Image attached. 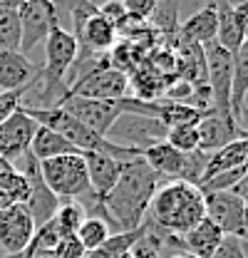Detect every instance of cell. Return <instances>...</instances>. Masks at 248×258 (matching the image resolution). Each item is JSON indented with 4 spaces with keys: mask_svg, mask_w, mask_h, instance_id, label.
I'll use <instances>...</instances> for the list:
<instances>
[{
    "mask_svg": "<svg viewBox=\"0 0 248 258\" xmlns=\"http://www.w3.org/2000/svg\"><path fill=\"white\" fill-rule=\"evenodd\" d=\"M159 184H161V179L152 171V166L142 157L124 161L119 181L102 199L107 224L114 226L117 231L139 228L147 211H149L152 196L156 194Z\"/></svg>",
    "mask_w": 248,
    "mask_h": 258,
    "instance_id": "6da1fadb",
    "label": "cell"
},
{
    "mask_svg": "<svg viewBox=\"0 0 248 258\" xmlns=\"http://www.w3.org/2000/svg\"><path fill=\"white\" fill-rule=\"evenodd\" d=\"M204 216H206V199L201 189L176 179L159 184L144 219H149L154 226L171 236H184Z\"/></svg>",
    "mask_w": 248,
    "mask_h": 258,
    "instance_id": "7a4b0ae2",
    "label": "cell"
},
{
    "mask_svg": "<svg viewBox=\"0 0 248 258\" xmlns=\"http://www.w3.org/2000/svg\"><path fill=\"white\" fill-rule=\"evenodd\" d=\"M80 57L77 40L62 25L52 28L45 37V64H40V104L35 107H57L62 97L67 95V72L72 70L75 60Z\"/></svg>",
    "mask_w": 248,
    "mask_h": 258,
    "instance_id": "3957f363",
    "label": "cell"
},
{
    "mask_svg": "<svg viewBox=\"0 0 248 258\" xmlns=\"http://www.w3.org/2000/svg\"><path fill=\"white\" fill-rule=\"evenodd\" d=\"M40 174L45 179V184L50 186V191L57 199H75L82 201L85 196H90V176H87V166L85 157L80 154H62L55 159L40 161Z\"/></svg>",
    "mask_w": 248,
    "mask_h": 258,
    "instance_id": "277c9868",
    "label": "cell"
},
{
    "mask_svg": "<svg viewBox=\"0 0 248 258\" xmlns=\"http://www.w3.org/2000/svg\"><path fill=\"white\" fill-rule=\"evenodd\" d=\"M204 67H206V85H209V92H211L214 112L218 117H223V119H233V114H231L233 55L228 50H223L214 40V42L204 45Z\"/></svg>",
    "mask_w": 248,
    "mask_h": 258,
    "instance_id": "5b68a950",
    "label": "cell"
},
{
    "mask_svg": "<svg viewBox=\"0 0 248 258\" xmlns=\"http://www.w3.org/2000/svg\"><path fill=\"white\" fill-rule=\"evenodd\" d=\"M20 18V52L28 55L37 42H45L52 28L60 25V8L55 0H23L18 5Z\"/></svg>",
    "mask_w": 248,
    "mask_h": 258,
    "instance_id": "8992f818",
    "label": "cell"
},
{
    "mask_svg": "<svg viewBox=\"0 0 248 258\" xmlns=\"http://www.w3.org/2000/svg\"><path fill=\"white\" fill-rule=\"evenodd\" d=\"M35 221L25 204H10L0 211V253L5 258H23L28 251L32 236H35Z\"/></svg>",
    "mask_w": 248,
    "mask_h": 258,
    "instance_id": "52a82bcc",
    "label": "cell"
},
{
    "mask_svg": "<svg viewBox=\"0 0 248 258\" xmlns=\"http://www.w3.org/2000/svg\"><path fill=\"white\" fill-rule=\"evenodd\" d=\"M164 137H166V124L161 119L142 114H119V119L107 132L109 142L132 149H147L152 144L164 142Z\"/></svg>",
    "mask_w": 248,
    "mask_h": 258,
    "instance_id": "ba28073f",
    "label": "cell"
},
{
    "mask_svg": "<svg viewBox=\"0 0 248 258\" xmlns=\"http://www.w3.org/2000/svg\"><path fill=\"white\" fill-rule=\"evenodd\" d=\"M57 107H62L65 112H70L75 119H80L85 127H90L92 132L102 134V137H107L109 127L122 114L119 99H92V97L65 95Z\"/></svg>",
    "mask_w": 248,
    "mask_h": 258,
    "instance_id": "9c48e42d",
    "label": "cell"
},
{
    "mask_svg": "<svg viewBox=\"0 0 248 258\" xmlns=\"http://www.w3.org/2000/svg\"><path fill=\"white\" fill-rule=\"evenodd\" d=\"M206 199V216L223 231V236H238L241 241L248 238L246 201L236 191L204 194Z\"/></svg>",
    "mask_w": 248,
    "mask_h": 258,
    "instance_id": "30bf717a",
    "label": "cell"
},
{
    "mask_svg": "<svg viewBox=\"0 0 248 258\" xmlns=\"http://www.w3.org/2000/svg\"><path fill=\"white\" fill-rule=\"evenodd\" d=\"M127 90H129V77L119 70L109 67L107 62L82 75L80 80H75L67 87V95L92 97V99H119V97H127Z\"/></svg>",
    "mask_w": 248,
    "mask_h": 258,
    "instance_id": "8fae6325",
    "label": "cell"
},
{
    "mask_svg": "<svg viewBox=\"0 0 248 258\" xmlns=\"http://www.w3.org/2000/svg\"><path fill=\"white\" fill-rule=\"evenodd\" d=\"M35 129L37 122L23 107H18L5 122H0V157L15 164L23 154H28Z\"/></svg>",
    "mask_w": 248,
    "mask_h": 258,
    "instance_id": "7c38bea8",
    "label": "cell"
},
{
    "mask_svg": "<svg viewBox=\"0 0 248 258\" xmlns=\"http://www.w3.org/2000/svg\"><path fill=\"white\" fill-rule=\"evenodd\" d=\"M40 80V64L28 60L20 50L0 52V92L30 90Z\"/></svg>",
    "mask_w": 248,
    "mask_h": 258,
    "instance_id": "4fadbf2b",
    "label": "cell"
},
{
    "mask_svg": "<svg viewBox=\"0 0 248 258\" xmlns=\"http://www.w3.org/2000/svg\"><path fill=\"white\" fill-rule=\"evenodd\" d=\"M82 157H85L87 176H90V189H92L94 196L104 199L114 189V184L119 181L124 161L114 159L109 154H102V152H82Z\"/></svg>",
    "mask_w": 248,
    "mask_h": 258,
    "instance_id": "5bb4252c",
    "label": "cell"
},
{
    "mask_svg": "<svg viewBox=\"0 0 248 258\" xmlns=\"http://www.w3.org/2000/svg\"><path fill=\"white\" fill-rule=\"evenodd\" d=\"M196 129H199V152H206V154H211V152H216L221 147L236 142L246 132V129L238 127L233 119H223V117H218L216 112L206 114L196 124Z\"/></svg>",
    "mask_w": 248,
    "mask_h": 258,
    "instance_id": "9a60e30c",
    "label": "cell"
},
{
    "mask_svg": "<svg viewBox=\"0 0 248 258\" xmlns=\"http://www.w3.org/2000/svg\"><path fill=\"white\" fill-rule=\"evenodd\" d=\"M179 40L189 45H209L216 40V3L211 0L179 25Z\"/></svg>",
    "mask_w": 248,
    "mask_h": 258,
    "instance_id": "2e32d148",
    "label": "cell"
},
{
    "mask_svg": "<svg viewBox=\"0 0 248 258\" xmlns=\"http://www.w3.org/2000/svg\"><path fill=\"white\" fill-rule=\"evenodd\" d=\"M142 159L152 166L159 179H169V181H181V174H184V159L186 154L176 152L174 147H169L166 142H159V144H152L147 149H142Z\"/></svg>",
    "mask_w": 248,
    "mask_h": 258,
    "instance_id": "e0dca14e",
    "label": "cell"
},
{
    "mask_svg": "<svg viewBox=\"0 0 248 258\" xmlns=\"http://www.w3.org/2000/svg\"><path fill=\"white\" fill-rule=\"evenodd\" d=\"M221 238H223V231H221L209 216H204L199 224L191 226L184 236H181V243H184V251L191 253V256L211 258L216 253Z\"/></svg>",
    "mask_w": 248,
    "mask_h": 258,
    "instance_id": "ac0fdd59",
    "label": "cell"
},
{
    "mask_svg": "<svg viewBox=\"0 0 248 258\" xmlns=\"http://www.w3.org/2000/svg\"><path fill=\"white\" fill-rule=\"evenodd\" d=\"M246 159H248V129L236 139V142H231V144H226V147H221V149H216V152L209 154L206 171H204L201 184H204L206 179H211L214 174H218V171H228V169L246 166ZM201 184H199V186H201Z\"/></svg>",
    "mask_w": 248,
    "mask_h": 258,
    "instance_id": "d6986e66",
    "label": "cell"
},
{
    "mask_svg": "<svg viewBox=\"0 0 248 258\" xmlns=\"http://www.w3.org/2000/svg\"><path fill=\"white\" fill-rule=\"evenodd\" d=\"M248 95V40L233 52V77H231V114L236 124L241 127L243 117V104Z\"/></svg>",
    "mask_w": 248,
    "mask_h": 258,
    "instance_id": "ffe728a7",
    "label": "cell"
},
{
    "mask_svg": "<svg viewBox=\"0 0 248 258\" xmlns=\"http://www.w3.org/2000/svg\"><path fill=\"white\" fill-rule=\"evenodd\" d=\"M30 154L37 161H47V159H55V157H62V154H80V149L72 147L67 139H62L57 132L37 124L35 137L30 142Z\"/></svg>",
    "mask_w": 248,
    "mask_h": 258,
    "instance_id": "44dd1931",
    "label": "cell"
},
{
    "mask_svg": "<svg viewBox=\"0 0 248 258\" xmlns=\"http://www.w3.org/2000/svg\"><path fill=\"white\" fill-rule=\"evenodd\" d=\"M214 3H216V42L233 55L243 45V32L236 23L233 8L226 0H214Z\"/></svg>",
    "mask_w": 248,
    "mask_h": 258,
    "instance_id": "7402d4cb",
    "label": "cell"
},
{
    "mask_svg": "<svg viewBox=\"0 0 248 258\" xmlns=\"http://www.w3.org/2000/svg\"><path fill=\"white\" fill-rule=\"evenodd\" d=\"M20 3H0V52L20 50Z\"/></svg>",
    "mask_w": 248,
    "mask_h": 258,
    "instance_id": "603a6c76",
    "label": "cell"
},
{
    "mask_svg": "<svg viewBox=\"0 0 248 258\" xmlns=\"http://www.w3.org/2000/svg\"><path fill=\"white\" fill-rule=\"evenodd\" d=\"M142 233H144L142 226L139 228H132V231H114L102 246H97L85 258H119L122 253L134 248V243L142 238Z\"/></svg>",
    "mask_w": 248,
    "mask_h": 258,
    "instance_id": "cb8c5ba5",
    "label": "cell"
},
{
    "mask_svg": "<svg viewBox=\"0 0 248 258\" xmlns=\"http://www.w3.org/2000/svg\"><path fill=\"white\" fill-rule=\"evenodd\" d=\"M206 114L211 112H201L191 104H181V102H169V99H161V107H159V119L169 127H184V124H199Z\"/></svg>",
    "mask_w": 248,
    "mask_h": 258,
    "instance_id": "d4e9b609",
    "label": "cell"
},
{
    "mask_svg": "<svg viewBox=\"0 0 248 258\" xmlns=\"http://www.w3.org/2000/svg\"><path fill=\"white\" fill-rule=\"evenodd\" d=\"M85 219H87V211H85V206H82L80 201H75V199H62L57 211H55V216H52V221L57 224L62 236H75Z\"/></svg>",
    "mask_w": 248,
    "mask_h": 258,
    "instance_id": "484cf974",
    "label": "cell"
},
{
    "mask_svg": "<svg viewBox=\"0 0 248 258\" xmlns=\"http://www.w3.org/2000/svg\"><path fill=\"white\" fill-rule=\"evenodd\" d=\"M75 236L80 238L82 248L90 253V251H94L97 246H102V243L112 236V228H109V224H107L104 219H99V216H87V219L82 221V226L77 228Z\"/></svg>",
    "mask_w": 248,
    "mask_h": 258,
    "instance_id": "4316f807",
    "label": "cell"
},
{
    "mask_svg": "<svg viewBox=\"0 0 248 258\" xmlns=\"http://www.w3.org/2000/svg\"><path fill=\"white\" fill-rule=\"evenodd\" d=\"M164 142H166L169 147H174L176 152H181V154L196 152V149H199V129H196V124L169 127V129H166Z\"/></svg>",
    "mask_w": 248,
    "mask_h": 258,
    "instance_id": "83f0119b",
    "label": "cell"
},
{
    "mask_svg": "<svg viewBox=\"0 0 248 258\" xmlns=\"http://www.w3.org/2000/svg\"><path fill=\"white\" fill-rule=\"evenodd\" d=\"M0 189L13 199V204H28V199H30V184L18 169L0 174Z\"/></svg>",
    "mask_w": 248,
    "mask_h": 258,
    "instance_id": "f1b7e54d",
    "label": "cell"
},
{
    "mask_svg": "<svg viewBox=\"0 0 248 258\" xmlns=\"http://www.w3.org/2000/svg\"><path fill=\"white\" fill-rule=\"evenodd\" d=\"M152 23H154V30H159L161 35H169V32L179 35V25H181L179 23V8L171 0L161 3V10H154Z\"/></svg>",
    "mask_w": 248,
    "mask_h": 258,
    "instance_id": "f546056e",
    "label": "cell"
},
{
    "mask_svg": "<svg viewBox=\"0 0 248 258\" xmlns=\"http://www.w3.org/2000/svg\"><path fill=\"white\" fill-rule=\"evenodd\" d=\"M122 8L129 20L144 23V20H149V18L154 15L156 0H122Z\"/></svg>",
    "mask_w": 248,
    "mask_h": 258,
    "instance_id": "4dcf8cb0",
    "label": "cell"
},
{
    "mask_svg": "<svg viewBox=\"0 0 248 258\" xmlns=\"http://www.w3.org/2000/svg\"><path fill=\"white\" fill-rule=\"evenodd\" d=\"M52 256L55 258H85L87 251L82 248L80 238L77 236H62L57 241V246L52 248Z\"/></svg>",
    "mask_w": 248,
    "mask_h": 258,
    "instance_id": "1f68e13d",
    "label": "cell"
},
{
    "mask_svg": "<svg viewBox=\"0 0 248 258\" xmlns=\"http://www.w3.org/2000/svg\"><path fill=\"white\" fill-rule=\"evenodd\" d=\"M211 258H246L243 253V241L238 236H223L218 243L216 253Z\"/></svg>",
    "mask_w": 248,
    "mask_h": 258,
    "instance_id": "d6a6232c",
    "label": "cell"
},
{
    "mask_svg": "<svg viewBox=\"0 0 248 258\" xmlns=\"http://www.w3.org/2000/svg\"><path fill=\"white\" fill-rule=\"evenodd\" d=\"M28 90H10V92H0V122H5L20 104Z\"/></svg>",
    "mask_w": 248,
    "mask_h": 258,
    "instance_id": "836d02e7",
    "label": "cell"
},
{
    "mask_svg": "<svg viewBox=\"0 0 248 258\" xmlns=\"http://www.w3.org/2000/svg\"><path fill=\"white\" fill-rule=\"evenodd\" d=\"M233 15H236V23L243 32V40H248V3H241L233 8Z\"/></svg>",
    "mask_w": 248,
    "mask_h": 258,
    "instance_id": "e575fe53",
    "label": "cell"
},
{
    "mask_svg": "<svg viewBox=\"0 0 248 258\" xmlns=\"http://www.w3.org/2000/svg\"><path fill=\"white\" fill-rule=\"evenodd\" d=\"M10 204H13V199H10L8 194H5L3 189H0V211H3V209H8Z\"/></svg>",
    "mask_w": 248,
    "mask_h": 258,
    "instance_id": "d590c367",
    "label": "cell"
},
{
    "mask_svg": "<svg viewBox=\"0 0 248 258\" xmlns=\"http://www.w3.org/2000/svg\"><path fill=\"white\" fill-rule=\"evenodd\" d=\"M15 166H13V161H8V159H3L0 157V174H8V171H13Z\"/></svg>",
    "mask_w": 248,
    "mask_h": 258,
    "instance_id": "8d00e7d4",
    "label": "cell"
},
{
    "mask_svg": "<svg viewBox=\"0 0 248 258\" xmlns=\"http://www.w3.org/2000/svg\"><path fill=\"white\" fill-rule=\"evenodd\" d=\"M171 258H196V256H191V253H186V251H179V253H174Z\"/></svg>",
    "mask_w": 248,
    "mask_h": 258,
    "instance_id": "74e56055",
    "label": "cell"
},
{
    "mask_svg": "<svg viewBox=\"0 0 248 258\" xmlns=\"http://www.w3.org/2000/svg\"><path fill=\"white\" fill-rule=\"evenodd\" d=\"M231 8H236V5H241V3H248V0H226Z\"/></svg>",
    "mask_w": 248,
    "mask_h": 258,
    "instance_id": "f35d334b",
    "label": "cell"
},
{
    "mask_svg": "<svg viewBox=\"0 0 248 258\" xmlns=\"http://www.w3.org/2000/svg\"><path fill=\"white\" fill-rule=\"evenodd\" d=\"M30 258H55L52 253H35V256H30Z\"/></svg>",
    "mask_w": 248,
    "mask_h": 258,
    "instance_id": "ab89813d",
    "label": "cell"
},
{
    "mask_svg": "<svg viewBox=\"0 0 248 258\" xmlns=\"http://www.w3.org/2000/svg\"><path fill=\"white\" fill-rule=\"evenodd\" d=\"M243 117L248 119V95H246V104H243Z\"/></svg>",
    "mask_w": 248,
    "mask_h": 258,
    "instance_id": "60d3db41",
    "label": "cell"
},
{
    "mask_svg": "<svg viewBox=\"0 0 248 258\" xmlns=\"http://www.w3.org/2000/svg\"><path fill=\"white\" fill-rule=\"evenodd\" d=\"M119 258H134V256H132V251H127V253H122Z\"/></svg>",
    "mask_w": 248,
    "mask_h": 258,
    "instance_id": "b9f144b4",
    "label": "cell"
},
{
    "mask_svg": "<svg viewBox=\"0 0 248 258\" xmlns=\"http://www.w3.org/2000/svg\"><path fill=\"white\" fill-rule=\"evenodd\" d=\"M0 3H23V0H0Z\"/></svg>",
    "mask_w": 248,
    "mask_h": 258,
    "instance_id": "7bdbcfd3",
    "label": "cell"
},
{
    "mask_svg": "<svg viewBox=\"0 0 248 258\" xmlns=\"http://www.w3.org/2000/svg\"><path fill=\"white\" fill-rule=\"evenodd\" d=\"M156 3H166V0H156Z\"/></svg>",
    "mask_w": 248,
    "mask_h": 258,
    "instance_id": "ee69618b",
    "label": "cell"
},
{
    "mask_svg": "<svg viewBox=\"0 0 248 258\" xmlns=\"http://www.w3.org/2000/svg\"><path fill=\"white\" fill-rule=\"evenodd\" d=\"M0 258H5V256H3V253H0Z\"/></svg>",
    "mask_w": 248,
    "mask_h": 258,
    "instance_id": "f6af8a7d",
    "label": "cell"
}]
</instances>
